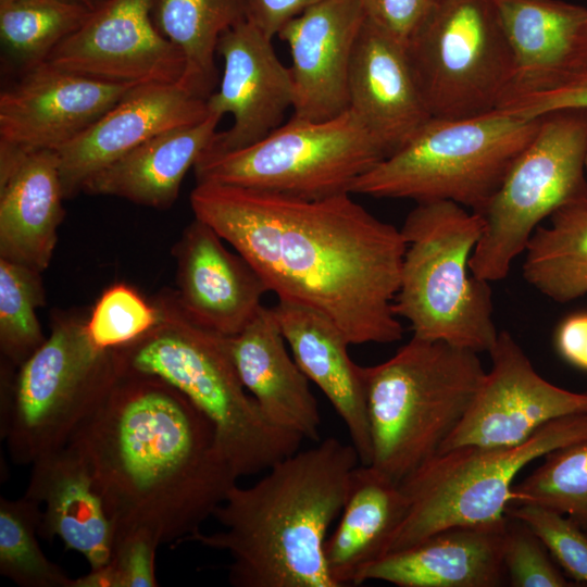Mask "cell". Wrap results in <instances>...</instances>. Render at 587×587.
<instances>
[{"instance_id":"6da1fadb","label":"cell","mask_w":587,"mask_h":587,"mask_svg":"<svg viewBox=\"0 0 587 587\" xmlns=\"http://www.w3.org/2000/svg\"><path fill=\"white\" fill-rule=\"evenodd\" d=\"M351 195L303 199L202 183L190 205L278 300L321 313L350 345L391 344L403 335L392 304L407 243Z\"/></svg>"},{"instance_id":"7a4b0ae2","label":"cell","mask_w":587,"mask_h":587,"mask_svg":"<svg viewBox=\"0 0 587 587\" xmlns=\"http://www.w3.org/2000/svg\"><path fill=\"white\" fill-rule=\"evenodd\" d=\"M67 444L87 464L114 541L135 530L186 541L239 478L212 423L154 376L121 372Z\"/></svg>"},{"instance_id":"3957f363","label":"cell","mask_w":587,"mask_h":587,"mask_svg":"<svg viewBox=\"0 0 587 587\" xmlns=\"http://www.w3.org/2000/svg\"><path fill=\"white\" fill-rule=\"evenodd\" d=\"M359 461L352 444L335 437L299 449L251 486L232 488L213 514L221 530L186 541L227 552L235 587H337L324 547Z\"/></svg>"},{"instance_id":"277c9868","label":"cell","mask_w":587,"mask_h":587,"mask_svg":"<svg viewBox=\"0 0 587 587\" xmlns=\"http://www.w3.org/2000/svg\"><path fill=\"white\" fill-rule=\"evenodd\" d=\"M152 300L160 321L114 350L120 371L158 377L180 391L212 423L239 477L266 471L297 452L303 438L272 424L243 387L228 336L196 321L173 289Z\"/></svg>"},{"instance_id":"5b68a950","label":"cell","mask_w":587,"mask_h":587,"mask_svg":"<svg viewBox=\"0 0 587 587\" xmlns=\"http://www.w3.org/2000/svg\"><path fill=\"white\" fill-rule=\"evenodd\" d=\"M478 354L412 336L388 360L363 366L372 465L400 484L440 451L485 376Z\"/></svg>"},{"instance_id":"8992f818","label":"cell","mask_w":587,"mask_h":587,"mask_svg":"<svg viewBox=\"0 0 587 587\" xmlns=\"http://www.w3.org/2000/svg\"><path fill=\"white\" fill-rule=\"evenodd\" d=\"M480 215L449 200L417 202L401 234L407 249L392 309L413 336L489 352L499 332L489 282L470 260L483 233Z\"/></svg>"},{"instance_id":"52a82bcc","label":"cell","mask_w":587,"mask_h":587,"mask_svg":"<svg viewBox=\"0 0 587 587\" xmlns=\"http://www.w3.org/2000/svg\"><path fill=\"white\" fill-rule=\"evenodd\" d=\"M86 320L54 312L50 335L26 361L2 363L0 434L16 464L65 446L120 376L115 351L93 345Z\"/></svg>"},{"instance_id":"ba28073f","label":"cell","mask_w":587,"mask_h":587,"mask_svg":"<svg viewBox=\"0 0 587 587\" xmlns=\"http://www.w3.org/2000/svg\"><path fill=\"white\" fill-rule=\"evenodd\" d=\"M540 116L496 110L430 117L404 145L359 177L351 193L417 202L449 200L478 212L535 136Z\"/></svg>"},{"instance_id":"9c48e42d","label":"cell","mask_w":587,"mask_h":587,"mask_svg":"<svg viewBox=\"0 0 587 587\" xmlns=\"http://www.w3.org/2000/svg\"><path fill=\"white\" fill-rule=\"evenodd\" d=\"M585 440L587 414H577L546 424L516 446L466 445L438 452L400 483L408 512L387 552L445 528L504 519L515 499V477L524 467L554 450Z\"/></svg>"},{"instance_id":"30bf717a","label":"cell","mask_w":587,"mask_h":587,"mask_svg":"<svg viewBox=\"0 0 587 587\" xmlns=\"http://www.w3.org/2000/svg\"><path fill=\"white\" fill-rule=\"evenodd\" d=\"M388 151L350 109L323 121L292 116L253 145L203 153L196 184L213 183L303 199L351 193Z\"/></svg>"},{"instance_id":"8fae6325","label":"cell","mask_w":587,"mask_h":587,"mask_svg":"<svg viewBox=\"0 0 587 587\" xmlns=\"http://www.w3.org/2000/svg\"><path fill=\"white\" fill-rule=\"evenodd\" d=\"M587 108L540 115L539 127L479 210L483 233L470 260L484 280L507 277L535 229L560 208L587 200Z\"/></svg>"},{"instance_id":"7c38bea8","label":"cell","mask_w":587,"mask_h":587,"mask_svg":"<svg viewBox=\"0 0 587 587\" xmlns=\"http://www.w3.org/2000/svg\"><path fill=\"white\" fill-rule=\"evenodd\" d=\"M432 117L496 111L514 80V62L496 0H429L404 42Z\"/></svg>"},{"instance_id":"4fadbf2b","label":"cell","mask_w":587,"mask_h":587,"mask_svg":"<svg viewBox=\"0 0 587 587\" xmlns=\"http://www.w3.org/2000/svg\"><path fill=\"white\" fill-rule=\"evenodd\" d=\"M488 353L490 370L440 451L466 445L516 446L554 420L587 414V391L545 379L510 333L499 332Z\"/></svg>"},{"instance_id":"5bb4252c","label":"cell","mask_w":587,"mask_h":587,"mask_svg":"<svg viewBox=\"0 0 587 587\" xmlns=\"http://www.w3.org/2000/svg\"><path fill=\"white\" fill-rule=\"evenodd\" d=\"M151 1H105L46 62L108 83L178 84L185 61L154 27Z\"/></svg>"},{"instance_id":"9a60e30c","label":"cell","mask_w":587,"mask_h":587,"mask_svg":"<svg viewBox=\"0 0 587 587\" xmlns=\"http://www.w3.org/2000/svg\"><path fill=\"white\" fill-rule=\"evenodd\" d=\"M136 86L82 76L48 62L18 72L0 93V145L57 151Z\"/></svg>"},{"instance_id":"2e32d148","label":"cell","mask_w":587,"mask_h":587,"mask_svg":"<svg viewBox=\"0 0 587 587\" xmlns=\"http://www.w3.org/2000/svg\"><path fill=\"white\" fill-rule=\"evenodd\" d=\"M272 39L249 20L225 30L216 52L224 60L220 88L207 99L210 113H230L233 126L216 132L203 153L237 150L255 143L282 125L294 105L289 67L278 59ZM202 153V154H203Z\"/></svg>"},{"instance_id":"e0dca14e","label":"cell","mask_w":587,"mask_h":587,"mask_svg":"<svg viewBox=\"0 0 587 587\" xmlns=\"http://www.w3.org/2000/svg\"><path fill=\"white\" fill-rule=\"evenodd\" d=\"M211 113L207 100L178 84H142L76 138L57 150L65 199L83 191L96 173L145 141L172 129L195 125Z\"/></svg>"},{"instance_id":"ac0fdd59","label":"cell","mask_w":587,"mask_h":587,"mask_svg":"<svg viewBox=\"0 0 587 587\" xmlns=\"http://www.w3.org/2000/svg\"><path fill=\"white\" fill-rule=\"evenodd\" d=\"M364 21L358 0H321L279 30L292 61V116L323 121L349 109L350 62Z\"/></svg>"},{"instance_id":"d6986e66","label":"cell","mask_w":587,"mask_h":587,"mask_svg":"<svg viewBox=\"0 0 587 587\" xmlns=\"http://www.w3.org/2000/svg\"><path fill=\"white\" fill-rule=\"evenodd\" d=\"M207 223L195 220L173 248L176 296L200 324L224 336L241 332L271 292L254 267Z\"/></svg>"},{"instance_id":"ffe728a7","label":"cell","mask_w":587,"mask_h":587,"mask_svg":"<svg viewBox=\"0 0 587 587\" xmlns=\"http://www.w3.org/2000/svg\"><path fill=\"white\" fill-rule=\"evenodd\" d=\"M349 109L390 155L430 117L404 42L365 18L348 77Z\"/></svg>"},{"instance_id":"44dd1931","label":"cell","mask_w":587,"mask_h":587,"mask_svg":"<svg viewBox=\"0 0 587 587\" xmlns=\"http://www.w3.org/2000/svg\"><path fill=\"white\" fill-rule=\"evenodd\" d=\"M507 520L452 526L387 552L365 566L354 585L379 580L398 587H499L507 580Z\"/></svg>"},{"instance_id":"7402d4cb","label":"cell","mask_w":587,"mask_h":587,"mask_svg":"<svg viewBox=\"0 0 587 587\" xmlns=\"http://www.w3.org/2000/svg\"><path fill=\"white\" fill-rule=\"evenodd\" d=\"M65 200L55 150L0 145V258L45 271Z\"/></svg>"},{"instance_id":"603a6c76","label":"cell","mask_w":587,"mask_h":587,"mask_svg":"<svg viewBox=\"0 0 587 587\" xmlns=\"http://www.w3.org/2000/svg\"><path fill=\"white\" fill-rule=\"evenodd\" d=\"M286 345L272 308L264 305L241 332L228 336L238 376L263 415L303 439L320 441L317 400Z\"/></svg>"},{"instance_id":"cb8c5ba5","label":"cell","mask_w":587,"mask_h":587,"mask_svg":"<svg viewBox=\"0 0 587 587\" xmlns=\"http://www.w3.org/2000/svg\"><path fill=\"white\" fill-rule=\"evenodd\" d=\"M25 495L42 505L40 537L60 538L67 549L85 557L90 569L110 561L113 525L86 462L71 444L43 454L32 464Z\"/></svg>"},{"instance_id":"d4e9b609","label":"cell","mask_w":587,"mask_h":587,"mask_svg":"<svg viewBox=\"0 0 587 587\" xmlns=\"http://www.w3.org/2000/svg\"><path fill=\"white\" fill-rule=\"evenodd\" d=\"M272 310L295 361L344 422L360 462L371 464L363 366L351 360L349 341L330 320L312 309L278 300Z\"/></svg>"},{"instance_id":"484cf974","label":"cell","mask_w":587,"mask_h":587,"mask_svg":"<svg viewBox=\"0 0 587 587\" xmlns=\"http://www.w3.org/2000/svg\"><path fill=\"white\" fill-rule=\"evenodd\" d=\"M222 116L162 133L105 166L84 185L93 196H112L159 210L176 201L187 172L209 148Z\"/></svg>"},{"instance_id":"4316f807","label":"cell","mask_w":587,"mask_h":587,"mask_svg":"<svg viewBox=\"0 0 587 587\" xmlns=\"http://www.w3.org/2000/svg\"><path fill=\"white\" fill-rule=\"evenodd\" d=\"M496 4L514 62L507 97L578 67L587 8L561 0H496Z\"/></svg>"},{"instance_id":"83f0119b","label":"cell","mask_w":587,"mask_h":587,"mask_svg":"<svg viewBox=\"0 0 587 587\" xmlns=\"http://www.w3.org/2000/svg\"><path fill=\"white\" fill-rule=\"evenodd\" d=\"M407 512L408 499L399 483L372 464L353 470L338 524L324 547L337 587L354 585L359 573L387 552Z\"/></svg>"},{"instance_id":"f1b7e54d","label":"cell","mask_w":587,"mask_h":587,"mask_svg":"<svg viewBox=\"0 0 587 587\" xmlns=\"http://www.w3.org/2000/svg\"><path fill=\"white\" fill-rule=\"evenodd\" d=\"M150 15L157 30L183 54L185 67L178 85L207 100L217 84L218 39L247 20L245 0H152Z\"/></svg>"},{"instance_id":"f546056e","label":"cell","mask_w":587,"mask_h":587,"mask_svg":"<svg viewBox=\"0 0 587 587\" xmlns=\"http://www.w3.org/2000/svg\"><path fill=\"white\" fill-rule=\"evenodd\" d=\"M539 225L525 248L523 277L551 300L587 295V200L566 204Z\"/></svg>"},{"instance_id":"4dcf8cb0","label":"cell","mask_w":587,"mask_h":587,"mask_svg":"<svg viewBox=\"0 0 587 587\" xmlns=\"http://www.w3.org/2000/svg\"><path fill=\"white\" fill-rule=\"evenodd\" d=\"M91 10L64 0H18L0 4L2 48L18 72L48 60L87 20Z\"/></svg>"},{"instance_id":"1f68e13d","label":"cell","mask_w":587,"mask_h":587,"mask_svg":"<svg viewBox=\"0 0 587 587\" xmlns=\"http://www.w3.org/2000/svg\"><path fill=\"white\" fill-rule=\"evenodd\" d=\"M40 521L41 505L30 497L0 498V574L22 587H72L39 546Z\"/></svg>"},{"instance_id":"d6a6232c","label":"cell","mask_w":587,"mask_h":587,"mask_svg":"<svg viewBox=\"0 0 587 587\" xmlns=\"http://www.w3.org/2000/svg\"><path fill=\"white\" fill-rule=\"evenodd\" d=\"M41 272L0 258V351L18 367L46 340L36 309L45 304Z\"/></svg>"},{"instance_id":"836d02e7","label":"cell","mask_w":587,"mask_h":587,"mask_svg":"<svg viewBox=\"0 0 587 587\" xmlns=\"http://www.w3.org/2000/svg\"><path fill=\"white\" fill-rule=\"evenodd\" d=\"M514 502H532L557 510L587 533V440L544 457L521 483Z\"/></svg>"},{"instance_id":"e575fe53","label":"cell","mask_w":587,"mask_h":587,"mask_svg":"<svg viewBox=\"0 0 587 587\" xmlns=\"http://www.w3.org/2000/svg\"><path fill=\"white\" fill-rule=\"evenodd\" d=\"M160 321L153 300L134 287L114 284L105 289L86 320L89 338L100 349L115 350L150 332Z\"/></svg>"},{"instance_id":"d590c367","label":"cell","mask_w":587,"mask_h":587,"mask_svg":"<svg viewBox=\"0 0 587 587\" xmlns=\"http://www.w3.org/2000/svg\"><path fill=\"white\" fill-rule=\"evenodd\" d=\"M505 515L525 523L570 579L587 585V533L575 521L532 502L511 503Z\"/></svg>"},{"instance_id":"8d00e7d4","label":"cell","mask_w":587,"mask_h":587,"mask_svg":"<svg viewBox=\"0 0 587 587\" xmlns=\"http://www.w3.org/2000/svg\"><path fill=\"white\" fill-rule=\"evenodd\" d=\"M503 566L513 587H573L541 540L522 521L507 516Z\"/></svg>"},{"instance_id":"74e56055","label":"cell","mask_w":587,"mask_h":587,"mask_svg":"<svg viewBox=\"0 0 587 587\" xmlns=\"http://www.w3.org/2000/svg\"><path fill=\"white\" fill-rule=\"evenodd\" d=\"M567 108H587L586 68L571 71L540 87L510 95L498 110L536 117Z\"/></svg>"},{"instance_id":"f35d334b","label":"cell","mask_w":587,"mask_h":587,"mask_svg":"<svg viewBox=\"0 0 587 587\" xmlns=\"http://www.w3.org/2000/svg\"><path fill=\"white\" fill-rule=\"evenodd\" d=\"M161 542L147 530L130 532L114 541L108 562L117 587H155V552Z\"/></svg>"},{"instance_id":"ab89813d","label":"cell","mask_w":587,"mask_h":587,"mask_svg":"<svg viewBox=\"0 0 587 587\" xmlns=\"http://www.w3.org/2000/svg\"><path fill=\"white\" fill-rule=\"evenodd\" d=\"M365 18L405 42L423 18L429 0H358Z\"/></svg>"},{"instance_id":"60d3db41","label":"cell","mask_w":587,"mask_h":587,"mask_svg":"<svg viewBox=\"0 0 587 587\" xmlns=\"http://www.w3.org/2000/svg\"><path fill=\"white\" fill-rule=\"evenodd\" d=\"M319 1L321 0H245L247 20L273 38L290 20Z\"/></svg>"},{"instance_id":"b9f144b4","label":"cell","mask_w":587,"mask_h":587,"mask_svg":"<svg viewBox=\"0 0 587 587\" xmlns=\"http://www.w3.org/2000/svg\"><path fill=\"white\" fill-rule=\"evenodd\" d=\"M555 347L565 361L587 371V312L572 314L559 325Z\"/></svg>"},{"instance_id":"7bdbcfd3","label":"cell","mask_w":587,"mask_h":587,"mask_svg":"<svg viewBox=\"0 0 587 587\" xmlns=\"http://www.w3.org/2000/svg\"><path fill=\"white\" fill-rule=\"evenodd\" d=\"M580 68L587 70V23L583 29L580 37L578 67L576 70Z\"/></svg>"},{"instance_id":"ee69618b","label":"cell","mask_w":587,"mask_h":587,"mask_svg":"<svg viewBox=\"0 0 587 587\" xmlns=\"http://www.w3.org/2000/svg\"><path fill=\"white\" fill-rule=\"evenodd\" d=\"M64 1L79 3L86 7L87 9L93 11L108 0H64Z\"/></svg>"},{"instance_id":"f6af8a7d","label":"cell","mask_w":587,"mask_h":587,"mask_svg":"<svg viewBox=\"0 0 587 587\" xmlns=\"http://www.w3.org/2000/svg\"><path fill=\"white\" fill-rule=\"evenodd\" d=\"M14 1H18V0H0V4L1 3H8V2H14Z\"/></svg>"},{"instance_id":"bcb514c9","label":"cell","mask_w":587,"mask_h":587,"mask_svg":"<svg viewBox=\"0 0 587 587\" xmlns=\"http://www.w3.org/2000/svg\"><path fill=\"white\" fill-rule=\"evenodd\" d=\"M585 170H586V174H587V152H586V158H585Z\"/></svg>"}]
</instances>
